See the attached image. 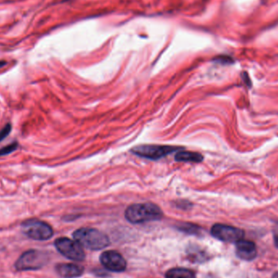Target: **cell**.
<instances>
[{
	"mask_svg": "<svg viewBox=\"0 0 278 278\" xmlns=\"http://www.w3.org/2000/svg\"><path fill=\"white\" fill-rule=\"evenodd\" d=\"M164 216L162 210L154 203H136L130 205L125 212V217L132 224H143L159 221Z\"/></svg>",
	"mask_w": 278,
	"mask_h": 278,
	"instance_id": "obj_1",
	"label": "cell"
},
{
	"mask_svg": "<svg viewBox=\"0 0 278 278\" xmlns=\"http://www.w3.org/2000/svg\"><path fill=\"white\" fill-rule=\"evenodd\" d=\"M74 240L91 251H100L109 246V237L104 232L93 228H80L73 233Z\"/></svg>",
	"mask_w": 278,
	"mask_h": 278,
	"instance_id": "obj_2",
	"label": "cell"
},
{
	"mask_svg": "<svg viewBox=\"0 0 278 278\" xmlns=\"http://www.w3.org/2000/svg\"><path fill=\"white\" fill-rule=\"evenodd\" d=\"M49 254L46 251L30 249L21 254V256L15 262L16 271H35L44 268L49 262Z\"/></svg>",
	"mask_w": 278,
	"mask_h": 278,
	"instance_id": "obj_3",
	"label": "cell"
},
{
	"mask_svg": "<svg viewBox=\"0 0 278 278\" xmlns=\"http://www.w3.org/2000/svg\"><path fill=\"white\" fill-rule=\"evenodd\" d=\"M21 231L26 237L35 241H46L53 237L52 227L45 221L29 219L21 223Z\"/></svg>",
	"mask_w": 278,
	"mask_h": 278,
	"instance_id": "obj_4",
	"label": "cell"
},
{
	"mask_svg": "<svg viewBox=\"0 0 278 278\" xmlns=\"http://www.w3.org/2000/svg\"><path fill=\"white\" fill-rule=\"evenodd\" d=\"M55 247L63 256L75 262H81L86 259L83 246L76 240L62 237L55 239Z\"/></svg>",
	"mask_w": 278,
	"mask_h": 278,
	"instance_id": "obj_5",
	"label": "cell"
},
{
	"mask_svg": "<svg viewBox=\"0 0 278 278\" xmlns=\"http://www.w3.org/2000/svg\"><path fill=\"white\" fill-rule=\"evenodd\" d=\"M183 149L179 146H164V145H141L136 146L133 149L134 154L146 158L148 160H160L161 158L165 157L167 155L180 151Z\"/></svg>",
	"mask_w": 278,
	"mask_h": 278,
	"instance_id": "obj_6",
	"label": "cell"
},
{
	"mask_svg": "<svg viewBox=\"0 0 278 278\" xmlns=\"http://www.w3.org/2000/svg\"><path fill=\"white\" fill-rule=\"evenodd\" d=\"M211 234L221 242L236 243L240 240L243 239L245 232L241 229L234 226L216 224L212 227Z\"/></svg>",
	"mask_w": 278,
	"mask_h": 278,
	"instance_id": "obj_7",
	"label": "cell"
},
{
	"mask_svg": "<svg viewBox=\"0 0 278 278\" xmlns=\"http://www.w3.org/2000/svg\"><path fill=\"white\" fill-rule=\"evenodd\" d=\"M101 265L110 272L122 273L127 269V262L123 255L113 250L106 251L99 257Z\"/></svg>",
	"mask_w": 278,
	"mask_h": 278,
	"instance_id": "obj_8",
	"label": "cell"
},
{
	"mask_svg": "<svg viewBox=\"0 0 278 278\" xmlns=\"http://www.w3.org/2000/svg\"><path fill=\"white\" fill-rule=\"evenodd\" d=\"M56 274L62 278H78L84 274V267L73 263H59L55 265Z\"/></svg>",
	"mask_w": 278,
	"mask_h": 278,
	"instance_id": "obj_9",
	"label": "cell"
},
{
	"mask_svg": "<svg viewBox=\"0 0 278 278\" xmlns=\"http://www.w3.org/2000/svg\"><path fill=\"white\" fill-rule=\"evenodd\" d=\"M236 255L237 257L246 261L255 260L257 256V248L255 242L248 240H240L236 242Z\"/></svg>",
	"mask_w": 278,
	"mask_h": 278,
	"instance_id": "obj_10",
	"label": "cell"
},
{
	"mask_svg": "<svg viewBox=\"0 0 278 278\" xmlns=\"http://www.w3.org/2000/svg\"><path fill=\"white\" fill-rule=\"evenodd\" d=\"M165 278H196V274L192 269L177 267L167 271Z\"/></svg>",
	"mask_w": 278,
	"mask_h": 278,
	"instance_id": "obj_11",
	"label": "cell"
},
{
	"mask_svg": "<svg viewBox=\"0 0 278 278\" xmlns=\"http://www.w3.org/2000/svg\"><path fill=\"white\" fill-rule=\"evenodd\" d=\"M175 160L178 162L199 163L203 161V156L198 152L178 151L175 155Z\"/></svg>",
	"mask_w": 278,
	"mask_h": 278,
	"instance_id": "obj_12",
	"label": "cell"
},
{
	"mask_svg": "<svg viewBox=\"0 0 278 278\" xmlns=\"http://www.w3.org/2000/svg\"><path fill=\"white\" fill-rule=\"evenodd\" d=\"M186 252L189 260L194 262H204L208 259L207 254L198 247V246H194V245L189 246L187 249Z\"/></svg>",
	"mask_w": 278,
	"mask_h": 278,
	"instance_id": "obj_13",
	"label": "cell"
},
{
	"mask_svg": "<svg viewBox=\"0 0 278 278\" xmlns=\"http://www.w3.org/2000/svg\"><path fill=\"white\" fill-rule=\"evenodd\" d=\"M178 229L181 231L187 232L189 234H198L200 232V228L198 226H194L193 224L184 223L182 226H179Z\"/></svg>",
	"mask_w": 278,
	"mask_h": 278,
	"instance_id": "obj_14",
	"label": "cell"
},
{
	"mask_svg": "<svg viewBox=\"0 0 278 278\" xmlns=\"http://www.w3.org/2000/svg\"><path fill=\"white\" fill-rule=\"evenodd\" d=\"M18 143L16 141H14L12 143L7 145V146L2 147L0 149V157L1 156H5L12 154L14 151H16L18 148Z\"/></svg>",
	"mask_w": 278,
	"mask_h": 278,
	"instance_id": "obj_15",
	"label": "cell"
},
{
	"mask_svg": "<svg viewBox=\"0 0 278 278\" xmlns=\"http://www.w3.org/2000/svg\"><path fill=\"white\" fill-rule=\"evenodd\" d=\"M11 130H12V126L10 124H7L0 130V141H2L5 138H7L9 135Z\"/></svg>",
	"mask_w": 278,
	"mask_h": 278,
	"instance_id": "obj_16",
	"label": "cell"
},
{
	"mask_svg": "<svg viewBox=\"0 0 278 278\" xmlns=\"http://www.w3.org/2000/svg\"><path fill=\"white\" fill-rule=\"evenodd\" d=\"M273 236H274V245L278 249V223L274 227Z\"/></svg>",
	"mask_w": 278,
	"mask_h": 278,
	"instance_id": "obj_17",
	"label": "cell"
},
{
	"mask_svg": "<svg viewBox=\"0 0 278 278\" xmlns=\"http://www.w3.org/2000/svg\"><path fill=\"white\" fill-rule=\"evenodd\" d=\"M6 64H7V62L5 61V60H0V69L2 68V67H4Z\"/></svg>",
	"mask_w": 278,
	"mask_h": 278,
	"instance_id": "obj_18",
	"label": "cell"
},
{
	"mask_svg": "<svg viewBox=\"0 0 278 278\" xmlns=\"http://www.w3.org/2000/svg\"><path fill=\"white\" fill-rule=\"evenodd\" d=\"M273 278H278V272H276V273L273 275Z\"/></svg>",
	"mask_w": 278,
	"mask_h": 278,
	"instance_id": "obj_19",
	"label": "cell"
}]
</instances>
